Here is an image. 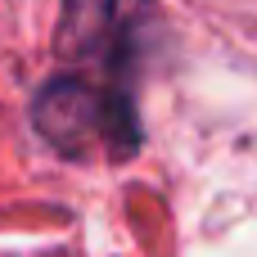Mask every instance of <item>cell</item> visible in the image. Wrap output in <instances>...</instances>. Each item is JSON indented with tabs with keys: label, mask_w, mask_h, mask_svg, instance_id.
<instances>
[{
	"label": "cell",
	"mask_w": 257,
	"mask_h": 257,
	"mask_svg": "<svg viewBox=\"0 0 257 257\" xmlns=\"http://www.w3.org/2000/svg\"><path fill=\"white\" fill-rule=\"evenodd\" d=\"M32 122L68 158H126L140 145L131 90L81 72H59L50 86H41Z\"/></svg>",
	"instance_id": "obj_1"
},
{
	"label": "cell",
	"mask_w": 257,
	"mask_h": 257,
	"mask_svg": "<svg viewBox=\"0 0 257 257\" xmlns=\"http://www.w3.org/2000/svg\"><path fill=\"white\" fill-rule=\"evenodd\" d=\"M140 5L145 0H68L59 54L72 63V72L126 90L140 54Z\"/></svg>",
	"instance_id": "obj_2"
}]
</instances>
